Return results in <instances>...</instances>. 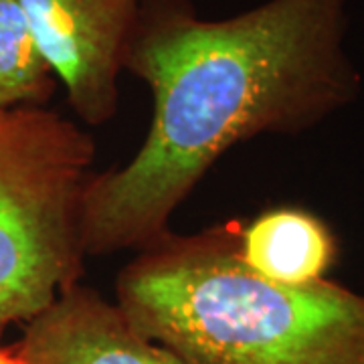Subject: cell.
<instances>
[{"mask_svg":"<svg viewBox=\"0 0 364 364\" xmlns=\"http://www.w3.org/2000/svg\"><path fill=\"white\" fill-rule=\"evenodd\" d=\"M18 356L23 364H188L138 332L117 304L79 284L28 320Z\"/></svg>","mask_w":364,"mask_h":364,"instance_id":"5b68a950","label":"cell"},{"mask_svg":"<svg viewBox=\"0 0 364 364\" xmlns=\"http://www.w3.org/2000/svg\"><path fill=\"white\" fill-rule=\"evenodd\" d=\"M350 0H267L221 21L191 0H148L126 71L152 93L138 152L91 176L83 257L152 247L217 160L257 136H298L352 105L363 75L348 53Z\"/></svg>","mask_w":364,"mask_h":364,"instance_id":"6da1fadb","label":"cell"},{"mask_svg":"<svg viewBox=\"0 0 364 364\" xmlns=\"http://www.w3.org/2000/svg\"><path fill=\"white\" fill-rule=\"evenodd\" d=\"M93 158L91 134L69 117L0 109V326L28 322L77 284Z\"/></svg>","mask_w":364,"mask_h":364,"instance_id":"3957f363","label":"cell"},{"mask_svg":"<svg viewBox=\"0 0 364 364\" xmlns=\"http://www.w3.org/2000/svg\"><path fill=\"white\" fill-rule=\"evenodd\" d=\"M55 75L43 59L18 0H0V109L43 105Z\"/></svg>","mask_w":364,"mask_h":364,"instance_id":"52a82bcc","label":"cell"},{"mask_svg":"<svg viewBox=\"0 0 364 364\" xmlns=\"http://www.w3.org/2000/svg\"><path fill=\"white\" fill-rule=\"evenodd\" d=\"M0 364H23L18 352H11L0 346Z\"/></svg>","mask_w":364,"mask_h":364,"instance_id":"ba28073f","label":"cell"},{"mask_svg":"<svg viewBox=\"0 0 364 364\" xmlns=\"http://www.w3.org/2000/svg\"><path fill=\"white\" fill-rule=\"evenodd\" d=\"M237 257L249 272L282 286L326 279L338 259V241L318 215L299 207L263 210L237 231Z\"/></svg>","mask_w":364,"mask_h":364,"instance_id":"8992f818","label":"cell"},{"mask_svg":"<svg viewBox=\"0 0 364 364\" xmlns=\"http://www.w3.org/2000/svg\"><path fill=\"white\" fill-rule=\"evenodd\" d=\"M237 231L142 249L116 279L132 326L188 364H364V294L267 282L239 261Z\"/></svg>","mask_w":364,"mask_h":364,"instance_id":"7a4b0ae2","label":"cell"},{"mask_svg":"<svg viewBox=\"0 0 364 364\" xmlns=\"http://www.w3.org/2000/svg\"><path fill=\"white\" fill-rule=\"evenodd\" d=\"M67 104L87 126L116 116L119 77L148 0H18Z\"/></svg>","mask_w":364,"mask_h":364,"instance_id":"277c9868","label":"cell"}]
</instances>
